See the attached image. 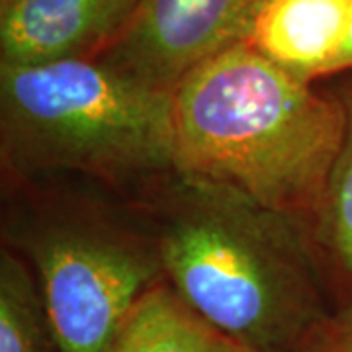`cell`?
Returning <instances> with one entry per match:
<instances>
[{
  "mask_svg": "<svg viewBox=\"0 0 352 352\" xmlns=\"http://www.w3.org/2000/svg\"><path fill=\"white\" fill-rule=\"evenodd\" d=\"M176 173L307 229L344 135L331 87L303 82L245 41L204 61L173 92Z\"/></svg>",
  "mask_w": 352,
  "mask_h": 352,
  "instance_id": "cell-2",
  "label": "cell"
},
{
  "mask_svg": "<svg viewBox=\"0 0 352 352\" xmlns=\"http://www.w3.org/2000/svg\"><path fill=\"white\" fill-rule=\"evenodd\" d=\"M0 227L34 270L61 352L112 351L126 315L164 278L138 208L85 180H2Z\"/></svg>",
  "mask_w": 352,
  "mask_h": 352,
  "instance_id": "cell-4",
  "label": "cell"
},
{
  "mask_svg": "<svg viewBox=\"0 0 352 352\" xmlns=\"http://www.w3.org/2000/svg\"><path fill=\"white\" fill-rule=\"evenodd\" d=\"M2 180L76 178L131 201L176 173L173 92L92 59L0 65Z\"/></svg>",
  "mask_w": 352,
  "mask_h": 352,
  "instance_id": "cell-3",
  "label": "cell"
},
{
  "mask_svg": "<svg viewBox=\"0 0 352 352\" xmlns=\"http://www.w3.org/2000/svg\"><path fill=\"white\" fill-rule=\"evenodd\" d=\"M352 0H263L245 43L303 82L333 76Z\"/></svg>",
  "mask_w": 352,
  "mask_h": 352,
  "instance_id": "cell-7",
  "label": "cell"
},
{
  "mask_svg": "<svg viewBox=\"0 0 352 352\" xmlns=\"http://www.w3.org/2000/svg\"><path fill=\"white\" fill-rule=\"evenodd\" d=\"M298 352H352V298L333 305L309 331Z\"/></svg>",
  "mask_w": 352,
  "mask_h": 352,
  "instance_id": "cell-11",
  "label": "cell"
},
{
  "mask_svg": "<svg viewBox=\"0 0 352 352\" xmlns=\"http://www.w3.org/2000/svg\"><path fill=\"white\" fill-rule=\"evenodd\" d=\"M263 0H139L92 59L145 87L175 92L204 61L245 41Z\"/></svg>",
  "mask_w": 352,
  "mask_h": 352,
  "instance_id": "cell-5",
  "label": "cell"
},
{
  "mask_svg": "<svg viewBox=\"0 0 352 352\" xmlns=\"http://www.w3.org/2000/svg\"><path fill=\"white\" fill-rule=\"evenodd\" d=\"M110 352H252L194 311L161 280L149 288L118 329Z\"/></svg>",
  "mask_w": 352,
  "mask_h": 352,
  "instance_id": "cell-9",
  "label": "cell"
},
{
  "mask_svg": "<svg viewBox=\"0 0 352 352\" xmlns=\"http://www.w3.org/2000/svg\"><path fill=\"white\" fill-rule=\"evenodd\" d=\"M12 2H16V0H0V10H4V8H8Z\"/></svg>",
  "mask_w": 352,
  "mask_h": 352,
  "instance_id": "cell-13",
  "label": "cell"
},
{
  "mask_svg": "<svg viewBox=\"0 0 352 352\" xmlns=\"http://www.w3.org/2000/svg\"><path fill=\"white\" fill-rule=\"evenodd\" d=\"M333 80L344 108V135L305 237L333 305L352 298V73Z\"/></svg>",
  "mask_w": 352,
  "mask_h": 352,
  "instance_id": "cell-8",
  "label": "cell"
},
{
  "mask_svg": "<svg viewBox=\"0 0 352 352\" xmlns=\"http://www.w3.org/2000/svg\"><path fill=\"white\" fill-rule=\"evenodd\" d=\"M131 204L159 247L164 280L252 352H298L333 303L305 231L231 192L173 173Z\"/></svg>",
  "mask_w": 352,
  "mask_h": 352,
  "instance_id": "cell-1",
  "label": "cell"
},
{
  "mask_svg": "<svg viewBox=\"0 0 352 352\" xmlns=\"http://www.w3.org/2000/svg\"><path fill=\"white\" fill-rule=\"evenodd\" d=\"M139 0H16L0 10V65L94 59Z\"/></svg>",
  "mask_w": 352,
  "mask_h": 352,
  "instance_id": "cell-6",
  "label": "cell"
},
{
  "mask_svg": "<svg viewBox=\"0 0 352 352\" xmlns=\"http://www.w3.org/2000/svg\"><path fill=\"white\" fill-rule=\"evenodd\" d=\"M0 352H61L32 266L6 245L0 251Z\"/></svg>",
  "mask_w": 352,
  "mask_h": 352,
  "instance_id": "cell-10",
  "label": "cell"
},
{
  "mask_svg": "<svg viewBox=\"0 0 352 352\" xmlns=\"http://www.w3.org/2000/svg\"><path fill=\"white\" fill-rule=\"evenodd\" d=\"M346 73H352V14L351 22H349V30H346V38H344V43H342L339 59L335 63V69H333V76L346 75Z\"/></svg>",
  "mask_w": 352,
  "mask_h": 352,
  "instance_id": "cell-12",
  "label": "cell"
}]
</instances>
